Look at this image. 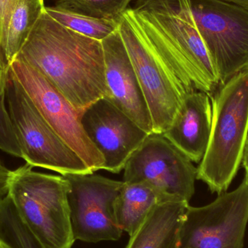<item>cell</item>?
<instances>
[{
    "label": "cell",
    "mask_w": 248,
    "mask_h": 248,
    "mask_svg": "<svg viewBox=\"0 0 248 248\" xmlns=\"http://www.w3.org/2000/svg\"><path fill=\"white\" fill-rule=\"evenodd\" d=\"M189 2L220 84L248 71V10L224 0Z\"/></svg>",
    "instance_id": "obj_6"
},
{
    "label": "cell",
    "mask_w": 248,
    "mask_h": 248,
    "mask_svg": "<svg viewBox=\"0 0 248 248\" xmlns=\"http://www.w3.org/2000/svg\"><path fill=\"white\" fill-rule=\"evenodd\" d=\"M102 43L108 90L106 98L147 134L153 133L150 110L119 29Z\"/></svg>",
    "instance_id": "obj_12"
},
{
    "label": "cell",
    "mask_w": 248,
    "mask_h": 248,
    "mask_svg": "<svg viewBox=\"0 0 248 248\" xmlns=\"http://www.w3.org/2000/svg\"><path fill=\"white\" fill-rule=\"evenodd\" d=\"M0 244L3 248H45L23 222L8 194L0 199Z\"/></svg>",
    "instance_id": "obj_18"
},
{
    "label": "cell",
    "mask_w": 248,
    "mask_h": 248,
    "mask_svg": "<svg viewBox=\"0 0 248 248\" xmlns=\"http://www.w3.org/2000/svg\"><path fill=\"white\" fill-rule=\"evenodd\" d=\"M242 165L244 167L245 170H246V175L248 177V139L247 143H246V148H245L244 153H243Z\"/></svg>",
    "instance_id": "obj_24"
},
{
    "label": "cell",
    "mask_w": 248,
    "mask_h": 248,
    "mask_svg": "<svg viewBox=\"0 0 248 248\" xmlns=\"http://www.w3.org/2000/svg\"><path fill=\"white\" fill-rule=\"evenodd\" d=\"M75 240L88 243L116 241L123 234L116 223L114 204L124 182L100 175H64Z\"/></svg>",
    "instance_id": "obj_9"
},
{
    "label": "cell",
    "mask_w": 248,
    "mask_h": 248,
    "mask_svg": "<svg viewBox=\"0 0 248 248\" xmlns=\"http://www.w3.org/2000/svg\"><path fill=\"white\" fill-rule=\"evenodd\" d=\"M26 163L12 170L8 195L19 216L45 248H71L75 243L63 176L32 170Z\"/></svg>",
    "instance_id": "obj_3"
},
{
    "label": "cell",
    "mask_w": 248,
    "mask_h": 248,
    "mask_svg": "<svg viewBox=\"0 0 248 248\" xmlns=\"http://www.w3.org/2000/svg\"><path fill=\"white\" fill-rule=\"evenodd\" d=\"M212 118L211 96L193 92L186 96L163 135L193 163H201L209 143Z\"/></svg>",
    "instance_id": "obj_14"
},
{
    "label": "cell",
    "mask_w": 248,
    "mask_h": 248,
    "mask_svg": "<svg viewBox=\"0 0 248 248\" xmlns=\"http://www.w3.org/2000/svg\"><path fill=\"white\" fill-rule=\"evenodd\" d=\"M89 140L104 157L103 170L119 173L148 136L106 97L90 105L80 116Z\"/></svg>",
    "instance_id": "obj_11"
},
{
    "label": "cell",
    "mask_w": 248,
    "mask_h": 248,
    "mask_svg": "<svg viewBox=\"0 0 248 248\" xmlns=\"http://www.w3.org/2000/svg\"><path fill=\"white\" fill-rule=\"evenodd\" d=\"M189 202L169 201L157 204L125 248H178L179 232Z\"/></svg>",
    "instance_id": "obj_15"
},
{
    "label": "cell",
    "mask_w": 248,
    "mask_h": 248,
    "mask_svg": "<svg viewBox=\"0 0 248 248\" xmlns=\"http://www.w3.org/2000/svg\"><path fill=\"white\" fill-rule=\"evenodd\" d=\"M163 198L142 183L124 182L114 204L115 217L119 228L131 236Z\"/></svg>",
    "instance_id": "obj_16"
},
{
    "label": "cell",
    "mask_w": 248,
    "mask_h": 248,
    "mask_svg": "<svg viewBox=\"0 0 248 248\" xmlns=\"http://www.w3.org/2000/svg\"><path fill=\"white\" fill-rule=\"evenodd\" d=\"M5 97L22 158L27 164L62 176L93 173L46 122L10 68L6 77Z\"/></svg>",
    "instance_id": "obj_5"
},
{
    "label": "cell",
    "mask_w": 248,
    "mask_h": 248,
    "mask_svg": "<svg viewBox=\"0 0 248 248\" xmlns=\"http://www.w3.org/2000/svg\"><path fill=\"white\" fill-rule=\"evenodd\" d=\"M0 248H3L2 247H1V244H0Z\"/></svg>",
    "instance_id": "obj_27"
},
{
    "label": "cell",
    "mask_w": 248,
    "mask_h": 248,
    "mask_svg": "<svg viewBox=\"0 0 248 248\" xmlns=\"http://www.w3.org/2000/svg\"><path fill=\"white\" fill-rule=\"evenodd\" d=\"M12 170L7 169L0 160V199L8 194Z\"/></svg>",
    "instance_id": "obj_23"
},
{
    "label": "cell",
    "mask_w": 248,
    "mask_h": 248,
    "mask_svg": "<svg viewBox=\"0 0 248 248\" xmlns=\"http://www.w3.org/2000/svg\"><path fill=\"white\" fill-rule=\"evenodd\" d=\"M248 224V177L202 207L189 205L182 220L178 248H244Z\"/></svg>",
    "instance_id": "obj_7"
},
{
    "label": "cell",
    "mask_w": 248,
    "mask_h": 248,
    "mask_svg": "<svg viewBox=\"0 0 248 248\" xmlns=\"http://www.w3.org/2000/svg\"><path fill=\"white\" fill-rule=\"evenodd\" d=\"M224 1L234 3V4H238V5L242 6L248 10V0H224Z\"/></svg>",
    "instance_id": "obj_25"
},
{
    "label": "cell",
    "mask_w": 248,
    "mask_h": 248,
    "mask_svg": "<svg viewBox=\"0 0 248 248\" xmlns=\"http://www.w3.org/2000/svg\"><path fill=\"white\" fill-rule=\"evenodd\" d=\"M170 32L183 48L210 96L219 88L218 74L200 35L189 0H137Z\"/></svg>",
    "instance_id": "obj_13"
},
{
    "label": "cell",
    "mask_w": 248,
    "mask_h": 248,
    "mask_svg": "<svg viewBox=\"0 0 248 248\" xmlns=\"http://www.w3.org/2000/svg\"><path fill=\"white\" fill-rule=\"evenodd\" d=\"M119 32L153 121V132L163 134L189 93L166 58L152 43L134 15L133 8L124 12Z\"/></svg>",
    "instance_id": "obj_4"
},
{
    "label": "cell",
    "mask_w": 248,
    "mask_h": 248,
    "mask_svg": "<svg viewBox=\"0 0 248 248\" xmlns=\"http://www.w3.org/2000/svg\"><path fill=\"white\" fill-rule=\"evenodd\" d=\"M0 72L7 73L5 71H4V68H3L2 65H1V61H0Z\"/></svg>",
    "instance_id": "obj_26"
},
{
    "label": "cell",
    "mask_w": 248,
    "mask_h": 248,
    "mask_svg": "<svg viewBox=\"0 0 248 248\" xmlns=\"http://www.w3.org/2000/svg\"><path fill=\"white\" fill-rule=\"evenodd\" d=\"M0 61H1V58H0Z\"/></svg>",
    "instance_id": "obj_28"
},
{
    "label": "cell",
    "mask_w": 248,
    "mask_h": 248,
    "mask_svg": "<svg viewBox=\"0 0 248 248\" xmlns=\"http://www.w3.org/2000/svg\"><path fill=\"white\" fill-rule=\"evenodd\" d=\"M17 1L18 0H0V49L9 20Z\"/></svg>",
    "instance_id": "obj_22"
},
{
    "label": "cell",
    "mask_w": 248,
    "mask_h": 248,
    "mask_svg": "<svg viewBox=\"0 0 248 248\" xmlns=\"http://www.w3.org/2000/svg\"><path fill=\"white\" fill-rule=\"evenodd\" d=\"M16 58L49 80L80 116L107 97L101 41L70 30L45 10Z\"/></svg>",
    "instance_id": "obj_1"
},
{
    "label": "cell",
    "mask_w": 248,
    "mask_h": 248,
    "mask_svg": "<svg viewBox=\"0 0 248 248\" xmlns=\"http://www.w3.org/2000/svg\"><path fill=\"white\" fill-rule=\"evenodd\" d=\"M6 77L7 73L0 72V150L22 158L20 144L5 105Z\"/></svg>",
    "instance_id": "obj_21"
},
{
    "label": "cell",
    "mask_w": 248,
    "mask_h": 248,
    "mask_svg": "<svg viewBox=\"0 0 248 248\" xmlns=\"http://www.w3.org/2000/svg\"><path fill=\"white\" fill-rule=\"evenodd\" d=\"M45 0H18L9 20L0 49L1 65L7 72L45 12Z\"/></svg>",
    "instance_id": "obj_17"
},
{
    "label": "cell",
    "mask_w": 248,
    "mask_h": 248,
    "mask_svg": "<svg viewBox=\"0 0 248 248\" xmlns=\"http://www.w3.org/2000/svg\"><path fill=\"white\" fill-rule=\"evenodd\" d=\"M212 127L197 179L227 192L242 165L248 139V71L220 86L212 98Z\"/></svg>",
    "instance_id": "obj_2"
},
{
    "label": "cell",
    "mask_w": 248,
    "mask_h": 248,
    "mask_svg": "<svg viewBox=\"0 0 248 248\" xmlns=\"http://www.w3.org/2000/svg\"><path fill=\"white\" fill-rule=\"evenodd\" d=\"M45 11L58 23L70 30L96 40L103 41L119 29L120 21L93 18L55 8L45 7Z\"/></svg>",
    "instance_id": "obj_19"
},
{
    "label": "cell",
    "mask_w": 248,
    "mask_h": 248,
    "mask_svg": "<svg viewBox=\"0 0 248 248\" xmlns=\"http://www.w3.org/2000/svg\"><path fill=\"white\" fill-rule=\"evenodd\" d=\"M10 69L52 129L94 173L103 169L105 160L89 140L80 114L63 94L40 73L16 58Z\"/></svg>",
    "instance_id": "obj_10"
},
{
    "label": "cell",
    "mask_w": 248,
    "mask_h": 248,
    "mask_svg": "<svg viewBox=\"0 0 248 248\" xmlns=\"http://www.w3.org/2000/svg\"><path fill=\"white\" fill-rule=\"evenodd\" d=\"M132 0H57L55 7L97 19L120 21Z\"/></svg>",
    "instance_id": "obj_20"
},
{
    "label": "cell",
    "mask_w": 248,
    "mask_h": 248,
    "mask_svg": "<svg viewBox=\"0 0 248 248\" xmlns=\"http://www.w3.org/2000/svg\"><path fill=\"white\" fill-rule=\"evenodd\" d=\"M124 170V182L145 184L164 201L189 202L195 194L198 168L163 134H148Z\"/></svg>",
    "instance_id": "obj_8"
}]
</instances>
